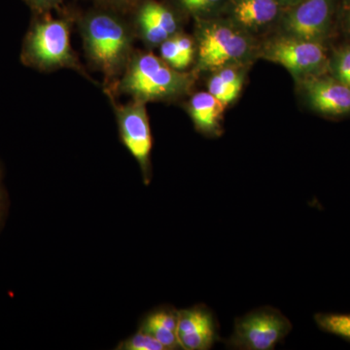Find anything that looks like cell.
I'll use <instances>...</instances> for the list:
<instances>
[{
    "mask_svg": "<svg viewBox=\"0 0 350 350\" xmlns=\"http://www.w3.org/2000/svg\"><path fill=\"white\" fill-rule=\"evenodd\" d=\"M291 330V322L282 312L262 306L236 319L232 335L225 344L234 349L271 350Z\"/></svg>",
    "mask_w": 350,
    "mask_h": 350,
    "instance_id": "8992f818",
    "label": "cell"
},
{
    "mask_svg": "<svg viewBox=\"0 0 350 350\" xmlns=\"http://www.w3.org/2000/svg\"><path fill=\"white\" fill-rule=\"evenodd\" d=\"M328 73L350 88V41L334 51L329 59Z\"/></svg>",
    "mask_w": 350,
    "mask_h": 350,
    "instance_id": "d6986e66",
    "label": "cell"
},
{
    "mask_svg": "<svg viewBox=\"0 0 350 350\" xmlns=\"http://www.w3.org/2000/svg\"><path fill=\"white\" fill-rule=\"evenodd\" d=\"M2 211H3V198H2L1 190H0V218H1Z\"/></svg>",
    "mask_w": 350,
    "mask_h": 350,
    "instance_id": "d4e9b609",
    "label": "cell"
},
{
    "mask_svg": "<svg viewBox=\"0 0 350 350\" xmlns=\"http://www.w3.org/2000/svg\"><path fill=\"white\" fill-rule=\"evenodd\" d=\"M226 105L209 92H198L188 101L187 110L193 123L202 135L218 137L222 131Z\"/></svg>",
    "mask_w": 350,
    "mask_h": 350,
    "instance_id": "4fadbf2b",
    "label": "cell"
},
{
    "mask_svg": "<svg viewBox=\"0 0 350 350\" xmlns=\"http://www.w3.org/2000/svg\"><path fill=\"white\" fill-rule=\"evenodd\" d=\"M337 23L350 41V0H338Z\"/></svg>",
    "mask_w": 350,
    "mask_h": 350,
    "instance_id": "44dd1931",
    "label": "cell"
},
{
    "mask_svg": "<svg viewBox=\"0 0 350 350\" xmlns=\"http://www.w3.org/2000/svg\"><path fill=\"white\" fill-rule=\"evenodd\" d=\"M177 338L181 349L206 350L218 340V324L206 306H196L178 312Z\"/></svg>",
    "mask_w": 350,
    "mask_h": 350,
    "instance_id": "8fae6325",
    "label": "cell"
},
{
    "mask_svg": "<svg viewBox=\"0 0 350 350\" xmlns=\"http://www.w3.org/2000/svg\"><path fill=\"white\" fill-rule=\"evenodd\" d=\"M258 56L284 66L298 82L328 72L330 59L325 42L282 33L262 44Z\"/></svg>",
    "mask_w": 350,
    "mask_h": 350,
    "instance_id": "5b68a950",
    "label": "cell"
},
{
    "mask_svg": "<svg viewBox=\"0 0 350 350\" xmlns=\"http://www.w3.org/2000/svg\"><path fill=\"white\" fill-rule=\"evenodd\" d=\"M178 312L172 308H162L146 317L140 330L149 334L167 350L180 349L177 338Z\"/></svg>",
    "mask_w": 350,
    "mask_h": 350,
    "instance_id": "5bb4252c",
    "label": "cell"
},
{
    "mask_svg": "<svg viewBox=\"0 0 350 350\" xmlns=\"http://www.w3.org/2000/svg\"><path fill=\"white\" fill-rule=\"evenodd\" d=\"M196 21V57L200 70L214 71L225 66H243L257 54L252 34L228 18L218 16Z\"/></svg>",
    "mask_w": 350,
    "mask_h": 350,
    "instance_id": "277c9868",
    "label": "cell"
},
{
    "mask_svg": "<svg viewBox=\"0 0 350 350\" xmlns=\"http://www.w3.org/2000/svg\"><path fill=\"white\" fill-rule=\"evenodd\" d=\"M338 0H301L285 8L278 25L282 34L326 42L337 23Z\"/></svg>",
    "mask_w": 350,
    "mask_h": 350,
    "instance_id": "52a82bcc",
    "label": "cell"
},
{
    "mask_svg": "<svg viewBox=\"0 0 350 350\" xmlns=\"http://www.w3.org/2000/svg\"><path fill=\"white\" fill-rule=\"evenodd\" d=\"M117 349L124 350H167L160 342L149 334L139 330L135 335L126 338Z\"/></svg>",
    "mask_w": 350,
    "mask_h": 350,
    "instance_id": "ffe728a7",
    "label": "cell"
},
{
    "mask_svg": "<svg viewBox=\"0 0 350 350\" xmlns=\"http://www.w3.org/2000/svg\"><path fill=\"white\" fill-rule=\"evenodd\" d=\"M38 14L40 17L32 23L23 43V63L45 72L61 68L75 69L91 79L71 46L72 19L53 18L48 12Z\"/></svg>",
    "mask_w": 350,
    "mask_h": 350,
    "instance_id": "3957f363",
    "label": "cell"
},
{
    "mask_svg": "<svg viewBox=\"0 0 350 350\" xmlns=\"http://www.w3.org/2000/svg\"><path fill=\"white\" fill-rule=\"evenodd\" d=\"M299 83L306 103L315 112L330 118L350 115V88L330 73L313 76Z\"/></svg>",
    "mask_w": 350,
    "mask_h": 350,
    "instance_id": "30bf717a",
    "label": "cell"
},
{
    "mask_svg": "<svg viewBox=\"0 0 350 350\" xmlns=\"http://www.w3.org/2000/svg\"><path fill=\"white\" fill-rule=\"evenodd\" d=\"M284 10L278 0H229L223 14L253 36L278 25Z\"/></svg>",
    "mask_w": 350,
    "mask_h": 350,
    "instance_id": "7c38bea8",
    "label": "cell"
},
{
    "mask_svg": "<svg viewBox=\"0 0 350 350\" xmlns=\"http://www.w3.org/2000/svg\"><path fill=\"white\" fill-rule=\"evenodd\" d=\"M96 1H98L101 7L122 13L133 10L142 0H96Z\"/></svg>",
    "mask_w": 350,
    "mask_h": 350,
    "instance_id": "7402d4cb",
    "label": "cell"
},
{
    "mask_svg": "<svg viewBox=\"0 0 350 350\" xmlns=\"http://www.w3.org/2000/svg\"><path fill=\"white\" fill-rule=\"evenodd\" d=\"M177 8L196 20L209 19L223 14L229 0H174Z\"/></svg>",
    "mask_w": 350,
    "mask_h": 350,
    "instance_id": "e0dca14e",
    "label": "cell"
},
{
    "mask_svg": "<svg viewBox=\"0 0 350 350\" xmlns=\"http://www.w3.org/2000/svg\"><path fill=\"white\" fill-rule=\"evenodd\" d=\"M33 10L38 13L49 12L51 9L56 8L64 0H25Z\"/></svg>",
    "mask_w": 350,
    "mask_h": 350,
    "instance_id": "603a6c76",
    "label": "cell"
},
{
    "mask_svg": "<svg viewBox=\"0 0 350 350\" xmlns=\"http://www.w3.org/2000/svg\"><path fill=\"white\" fill-rule=\"evenodd\" d=\"M313 319L320 330L350 342V313L319 312Z\"/></svg>",
    "mask_w": 350,
    "mask_h": 350,
    "instance_id": "ac0fdd59",
    "label": "cell"
},
{
    "mask_svg": "<svg viewBox=\"0 0 350 350\" xmlns=\"http://www.w3.org/2000/svg\"><path fill=\"white\" fill-rule=\"evenodd\" d=\"M193 73L177 70L149 51L133 52L123 75L108 98L128 94L131 100L147 103L172 101L186 96L194 84Z\"/></svg>",
    "mask_w": 350,
    "mask_h": 350,
    "instance_id": "7a4b0ae2",
    "label": "cell"
},
{
    "mask_svg": "<svg viewBox=\"0 0 350 350\" xmlns=\"http://www.w3.org/2000/svg\"><path fill=\"white\" fill-rule=\"evenodd\" d=\"M213 72L207 82V92L227 107L238 98L243 90L244 71L241 66H231Z\"/></svg>",
    "mask_w": 350,
    "mask_h": 350,
    "instance_id": "9a60e30c",
    "label": "cell"
},
{
    "mask_svg": "<svg viewBox=\"0 0 350 350\" xmlns=\"http://www.w3.org/2000/svg\"><path fill=\"white\" fill-rule=\"evenodd\" d=\"M133 25L137 36L149 48L159 47L181 31V21L172 7L156 0H142L135 9Z\"/></svg>",
    "mask_w": 350,
    "mask_h": 350,
    "instance_id": "9c48e42d",
    "label": "cell"
},
{
    "mask_svg": "<svg viewBox=\"0 0 350 350\" xmlns=\"http://www.w3.org/2000/svg\"><path fill=\"white\" fill-rule=\"evenodd\" d=\"M159 49L165 63L181 71L191 66L197 54L195 39L181 31L161 44Z\"/></svg>",
    "mask_w": 350,
    "mask_h": 350,
    "instance_id": "2e32d148",
    "label": "cell"
},
{
    "mask_svg": "<svg viewBox=\"0 0 350 350\" xmlns=\"http://www.w3.org/2000/svg\"><path fill=\"white\" fill-rule=\"evenodd\" d=\"M278 1L280 2L284 8H288V7L293 6L295 4L298 3L301 0H278Z\"/></svg>",
    "mask_w": 350,
    "mask_h": 350,
    "instance_id": "cb8c5ba5",
    "label": "cell"
},
{
    "mask_svg": "<svg viewBox=\"0 0 350 350\" xmlns=\"http://www.w3.org/2000/svg\"><path fill=\"white\" fill-rule=\"evenodd\" d=\"M111 100L118 124L120 137L137 161L144 183L151 181V151L153 140L146 103L131 100L126 105Z\"/></svg>",
    "mask_w": 350,
    "mask_h": 350,
    "instance_id": "ba28073f",
    "label": "cell"
},
{
    "mask_svg": "<svg viewBox=\"0 0 350 350\" xmlns=\"http://www.w3.org/2000/svg\"><path fill=\"white\" fill-rule=\"evenodd\" d=\"M79 29L87 59L103 75L105 91H110L133 56V25L120 12L101 7L85 14Z\"/></svg>",
    "mask_w": 350,
    "mask_h": 350,
    "instance_id": "6da1fadb",
    "label": "cell"
}]
</instances>
